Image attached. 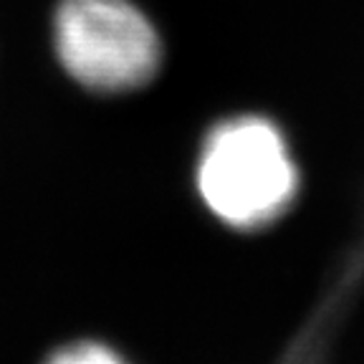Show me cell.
<instances>
[{
  "label": "cell",
  "mask_w": 364,
  "mask_h": 364,
  "mask_svg": "<svg viewBox=\"0 0 364 364\" xmlns=\"http://www.w3.org/2000/svg\"><path fill=\"white\" fill-rule=\"evenodd\" d=\"M195 185L218 220L253 230L289 210L299 193V170L279 127L263 117H235L205 136Z\"/></svg>",
  "instance_id": "1"
},
{
  "label": "cell",
  "mask_w": 364,
  "mask_h": 364,
  "mask_svg": "<svg viewBox=\"0 0 364 364\" xmlns=\"http://www.w3.org/2000/svg\"><path fill=\"white\" fill-rule=\"evenodd\" d=\"M53 43L66 74L99 94H122L154 79L162 43L129 0H61Z\"/></svg>",
  "instance_id": "2"
},
{
  "label": "cell",
  "mask_w": 364,
  "mask_h": 364,
  "mask_svg": "<svg viewBox=\"0 0 364 364\" xmlns=\"http://www.w3.org/2000/svg\"><path fill=\"white\" fill-rule=\"evenodd\" d=\"M41 364H129L117 349L107 347L102 341H74L58 347Z\"/></svg>",
  "instance_id": "3"
}]
</instances>
